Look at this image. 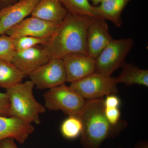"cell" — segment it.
<instances>
[{
  "instance_id": "1",
  "label": "cell",
  "mask_w": 148,
  "mask_h": 148,
  "mask_svg": "<svg viewBox=\"0 0 148 148\" xmlns=\"http://www.w3.org/2000/svg\"><path fill=\"white\" fill-rule=\"evenodd\" d=\"M92 17L68 12L44 46L50 59H62L72 53L87 54L86 34Z\"/></svg>"
},
{
  "instance_id": "2",
  "label": "cell",
  "mask_w": 148,
  "mask_h": 148,
  "mask_svg": "<svg viewBox=\"0 0 148 148\" xmlns=\"http://www.w3.org/2000/svg\"><path fill=\"white\" fill-rule=\"evenodd\" d=\"M82 124L80 141L84 148H100L105 140L116 136L124 125H112L105 115L103 98L85 101L77 116Z\"/></svg>"
},
{
  "instance_id": "3",
  "label": "cell",
  "mask_w": 148,
  "mask_h": 148,
  "mask_svg": "<svg viewBox=\"0 0 148 148\" xmlns=\"http://www.w3.org/2000/svg\"><path fill=\"white\" fill-rule=\"evenodd\" d=\"M35 86L31 80L6 90L10 102V116L30 123L39 124L40 115L45 112V107L38 102L33 93Z\"/></svg>"
},
{
  "instance_id": "4",
  "label": "cell",
  "mask_w": 148,
  "mask_h": 148,
  "mask_svg": "<svg viewBox=\"0 0 148 148\" xmlns=\"http://www.w3.org/2000/svg\"><path fill=\"white\" fill-rule=\"evenodd\" d=\"M134 45V41L130 38L113 39L95 59V72L111 76L123 66Z\"/></svg>"
},
{
  "instance_id": "5",
  "label": "cell",
  "mask_w": 148,
  "mask_h": 148,
  "mask_svg": "<svg viewBox=\"0 0 148 148\" xmlns=\"http://www.w3.org/2000/svg\"><path fill=\"white\" fill-rule=\"evenodd\" d=\"M43 98L46 109L61 110L69 116H77L86 101L65 84L48 89Z\"/></svg>"
},
{
  "instance_id": "6",
  "label": "cell",
  "mask_w": 148,
  "mask_h": 148,
  "mask_svg": "<svg viewBox=\"0 0 148 148\" xmlns=\"http://www.w3.org/2000/svg\"><path fill=\"white\" fill-rule=\"evenodd\" d=\"M117 84L116 78L95 72L69 86L84 100H90L116 94Z\"/></svg>"
},
{
  "instance_id": "7",
  "label": "cell",
  "mask_w": 148,
  "mask_h": 148,
  "mask_svg": "<svg viewBox=\"0 0 148 148\" xmlns=\"http://www.w3.org/2000/svg\"><path fill=\"white\" fill-rule=\"evenodd\" d=\"M29 76L36 88L40 90L64 84L66 82V75L64 61L60 58L50 59Z\"/></svg>"
},
{
  "instance_id": "8",
  "label": "cell",
  "mask_w": 148,
  "mask_h": 148,
  "mask_svg": "<svg viewBox=\"0 0 148 148\" xmlns=\"http://www.w3.org/2000/svg\"><path fill=\"white\" fill-rule=\"evenodd\" d=\"M112 39L106 20L99 17H92L86 34L88 55L96 59Z\"/></svg>"
},
{
  "instance_id": "9",
  "label": "cell",
  "mask_w": 148,
  "mask_h": 148,
  "mask_svg": "<svg viewBox=\"0 0 148 148\" xmlns=\"http://www.w3.org/2000/svg\"><path fill=\"white\" fill-rule=\"evenodd\" d=\"M58 25L31 16L24 18L5 34L13 38L27 36L49 39Z\"/></svg>"
},
{
  "instance_id": "10",
  "label": "cell",
  "mask_w": 148,
  "mask_h": 148,
  "mask_svg": "<svg viewBox=\"0 0 148 148\" xmlns=\"http://www.w3.org/2000/svg\"><path fill=\"white\" fill-rule=\"evenodd\" d=\"M62 59L66 70V82H75L95 72V59L87 54L70 53Z\"/></svg>"
},
{
  "instance_id": "11",
  "label": "cell",
  "mask_w": 148,
  "mask_h": 148,
  "mask_svg": "<svg viewBox=\"0 0 148 148\" xmlns=\"http://www.w3.org/2000/svg\"><path fill=\"white\" fill-rule=\"evenodd\" d=\"M39 0H21L0 10V35L20 23L32 11Z\"/></svg>"
},
{
  "instance_id": "12",
  "label": "cell",
  "mask_w": 148,
  "mask_h": 148,
  "mask_svg": "<svg viewBox=\"0 0 148 148\" xmlns=\"http://www.w3.org/2000/svg\"><path fill=\"white\" fill-rule=\"evenodd\" d=\"M50 58L45 47L31 48L16 51L11 63L17 67L24 76H29L37 68L47 63Z\"/></svg>"
},
{
  "instance_id": "13",
  "label": "cell",
  "mask_w": 148,
  "mask_h": 148,
  "mask_svg": "<svg viewBox=\"0 0 148 148\" xmlns=\"http://www.w3.org/2000/svg\"><path fill=\"white\" fill-rule=\"evenodd\" d=\"M34 130L32 123L14 117L0 116V140L11 138L23 144Z\"/></svg>"
},
{
  "instance_id": "14",
  "label": "cell",
  "mask_w": 148,
  "mask_h": 148,
  "mask_svg": "<svg viewBox=\"0 0 148 148\" xmlns=\"http://www.w3.org/2000/svg\"><path fill=\"white\" fill-rule=\"evenodd\" d=\"M68 13L60 0H39L31 15L49 23L58 24Z\"/></svg>"
},
{
  "instance_id": "15",
  "label": "cell",
  "mask_w": 148,
  "mask_h": 148,
  "mask_svg": "<svg viewBox=\"0 0 148 148\" xmlns=\"http://www.w3.org/2000/svg\"><path fill=\"white\" fill-rule=\"evenodd\" d=\"M131 0H103L98 6H93L95 16L111 21L117 27L123 23L121 14Z\"/></svg>"
},
{
  "instance_id": "16",
  "label": "cell",
  "mask_w": 148,
  "mask_h": 148,
  "mask_svg": "<svg viewBox=\"0 0 148 148\" xmlns=\"http://www.w3.org/2000/svg\"><path fill=\"white\" fill-rule=\"evenodd\" d=\"M122 71L116 79V82L127 86L137 84L148 86V70L140 69L132 64L125 63Z\"/></svg>"
},
{
  "instance_id": "17",
  "label": "cell",
  "mask_w": 148,
  "mask_h": 148,
  "mask_svg": "<svg viewBox=\"0 0 148 148\" xmlns=\"http://www.w3.org/2000/svg\"><path fill=\"white\" fill-rule=\"evenodd\" d=\"M24 77L11 62L0 60V87L6 90L22 82Z\"/></svg>"
},
{
  "instance_id": "18",
  "label": "cell",
  "mask_w": 148,
  "mask_h": 148,
  "mask_svg": "<svg viewBox=\"0 0 148 148\" xmlns=\"http://www.w3.org/2000/svg\"><path fill=\"white\" fill-rule=\"evenodd\" d=\"M68 12L77 15L96 17L88 0H60Z\"/></svg>"
},
{
  "instance_id": "19",
  "label": "cell",
  "mask_w": 148,
  "mask_h": 148,
  "mask_svg": "<svg viewBox=\"0 0 148 148\" xmlns=\"http://www.w3.org/2000/svg\"><path fill=\"white\" fill-rule=\"evenodd\" d=\"M82 124L78 117L69 116L62 123L60 127L61 135L68 140H74L80 136Z\"/></svg>"
},
{
  "instance_id": "20",
  "label": "cell",
  "mask_w": 148,
  "mask_h": 148,
  "mask_svg": "<svg viewBox=\"0 0 148 148\" xmlns=\"http://www.w3.org/2000/svg\"><path fill=\"white\" fill-rule=\"evenodd\" d=\"M16 52L13 38L6 34L0 35V60L11 62Z\"/></svg>"
},
{
  "instance_id": "21",
  "label": "cell",
  "mask_w": 148,
  "mask_h": 148,
  "mask_svg": "<svg viewBox=\"0 0 148 148\" xmlns=\"http://www.w3.org/2000/svg\"><path fill=\"white\" fill-rule=\"evenodd\" d=\"M16 51H21L38 45H46L49 39L31 36H21L13 38Z\"/></svg>"
},
{
  "instance_id": "22",
  "label": "cell",
  "mask_w": 148,
  "mask_h": 148,
  "mask_svg": "<svg viewBox=\"0 0 148 148\" xmlns=\"http://www.w3.org/2000/svg\"><path fill=\"white\" fill-rule=\"evenodd\" d=\"M105 114L109 123L112 125H116L121 122L120 121L121 112L119 108L105 107Z\"/></svg>"
},
{
  "instance_id": "23",
  "label": "cell",
  "mask_w": 148,
  "mask_h": 148,
  "mask_svg": "<svg viewBox=\"0 0 148 148\" xmlns=\"http://www.w3.org/2000/svg\"><path fill=\"white\" fill-rule=\"evenodd\" d=\"M10 102L6 92H0V116H10Z\"/></svg>"
},
{
  "instance_id": "24",
  "label": "cell",
  "mask_w": 148,
  "mask_h": 148,
  "mask_svg": "<svg viewBox=\"0 0 148 148\" xmlns=\"http://www.w3.org/2000/svg\"><path fill=\"white\" fill-rule=\"evenodd\" d=\"M120 100L116 94H110L106 96L104 99V104L106 108H119Z\"/></svg>"
},
{
  "instance_id": "25",
  "label": "cell",
  "mask_w": 148,
  "mask_h": 148,
  "mask_svg": "<svg viewBox=\"0 0 148 148\" xmlns=\"http://www.w3.org/2000/svg\"><path fill=\"white\" fill-rule=\"evenodd\" d=\"M0 148H18L13 138H8L0 140Z\"/></svg>"
},
{
  "instance_id": "26",
  "label": "cell",
  "mask_w": 148,
  "mask_h": 148,
  "mask_svg": "<svg viewBox=\"0 0 148 148\" xmlns=\"http://www.w3.org/2000/svg\"><path fill=\"white\" fill-rule=\"evenodd\" d=\"M19 1L21 0H0V2L3 5L5 6H9L12 5Z\"/></svg>"
},
{
  "instance_id": "27",
  "label": "cell",
  "mask_w": 148,
  "mask_h": 148,
  "mask_svg": "<svg viewBox=\"0 0 148 148\" xmlns=\"http://www.w3.org/2000/svg\"><path fill=\"white\" fill-rule=\"evenodd\" d=\"M135 148H148L147 142H141L136 146Z\"/></svg>"
},
{
  "instance_id": "28",
  "label": "cell",
  "mask_w": 148,
  "mask_h": 148,
  "mask_svg": "<svg viewBox=\"0 0 148 148\" xmlns=\"http://www.w3.org/2000/svg\"><path fill=\"white\" fill-rule=\"evenodd\" d=\"M90 1L92 3V6H96L99 5L103 0H90Z\"/></svg>"
},
{
  "instance_id": "29",
  "label": "cell",
  "mask_w": 148,
  "mask_h": 148,
  "mask_svg": "<svg viewBox=\"0 0 148 148\" xmlns=\"http://www.w3.org/2000/svg\"></svg>"
}]
</instances>
